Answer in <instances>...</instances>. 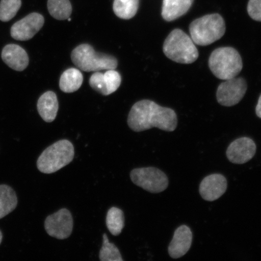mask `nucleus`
Instances as JSON below:
<instances>
[{
    "mask_svg": "<svg viewBox=\"0 0 261 261\" xmlns=\"http://www.w3.org/2000/svg\"><path fill=\"white\" fill-rule=\"evenodd\" d=\"M247 12L254 20L261 21V0H249Z\"/></svg>",
    "mask_w": 261,
    "mask_h": 261,
    "instance_id": "393cba45",
    "label": "nucleus"
},
{
    "mask_svg": "<svg viewBox=\"0 0 261 261\" xmlns=\"http://www.w3.org/2000/svg\"><path fill=\"white\" fill-rule=\"evenodd\" d=\"M106 224L108 229L113 236H118L125 226V217L123 211L115 207L110 208L107 215Z\"/></svg>",
    "mask_w": 261,
    "mask_h": 261,
    "instance_id": "412c9836",
    "label": "nucleus"
},
{
    "mask_svg": "<svg viewBox=\"0 0 261 261\" xmlns=\"http://www.w3.org/2000/svg\"><path fill=\"white\" fill-rule=\"evenodd\" d=\"M256 145L249 138L238 139L231 143L227 149L226 154L229 161L234 164H244L255 155Z\"/></svg>",
    "mask_w": 261,
    "mask_h": 261,
    "instance_id": "9b49d317",
    "label": "nucleus"
},
{
    "mask_svg": "<svg viewBox=\"0 0 261 261\" xmlns=\"http://www.w3.org/2000/svg\"><path fill=\"white\" fill-rule=\"evenodd\" d=\"M194 0H163L162 16L166 21H172L185 15Z\"/></svg>",
    "mask_w": 261,
    "mask_h": 261,
    "instance_id": "f3484780",
    "label": "nucleus"
},
{
    "mask_svg": "<svg viewBox=\"0 0 261 261\" xmlns=\"http://www.w3.org/2000/svg\"><path fill=\"white\" fill-rule=\"evenodd\" d=\"M192 233L190 228L185 225L175 230L174 237L168 247L169 256L178 259L187 253L191 247Z\"/></svg>",
    "mask_w": 261,
    "mask_h": 261,
    "instance_id": "4468645a",
    "label": "nucleus"
},
{
    "mask_svg": "<svg viewBox=\"0 0 261 261\" xmlns=\"http://www.w3.org/2000/svg\"><path fill=\"white\" fill-rule=\"evenodd\" d=\"M83 83V74L76 68H71L62 74L60 80V87L64 93H73L80 89Z\"/></svg>",
    "mask_w": 261,
    "mask_h": 261,
    "instance_id": "a211bd4d",
    "label": "nucleus"
},
{
    "mask_svg": "<svg viewBox=\"0 0 261 261\" xmlns=\"http://www.w3.org/2000/svg\"><path fill=\"white\" fill-rule=\"evenodd\" d=\"M120 74L115 70H108L106 73L96 72L89 80L90 86L97 92L108 96L115 92L121 84Z\"/></svg>",
    "mask_w": 261,
    "mask_h": 261,
    "instance_id": "f8f14e48",
    "label": "nucleus"
},
{
    "mask_svg": "<svg viewBox=\"0 0 261 261\" xmlns=\"http://www.w3.org/2000/svg\"><path fill=\"white\" fill-rule=\"evenodd\" d=\"M3 240V234L2 233V231H0V244L2 243V241Z\"/></svg>",
    "mask_w": 261,
    "mask_h": 261,
    "instance_id": "bb28decb",
    "label": "nucleus"
},
{
    "mask_svg": "<svg viewBox=\"0 0 261 261\" xmlns=\"http://www.w3.org/2000/svg\"><path fill=\"white\" fill-rule=\"evenodd\" d=\"M256 115L261 119V95L260 96L256 107Z\"/></svg>",
    "mask_w": 261,
    "mask_h": 261,
    "instance_id": "a878e982",
    "label": "nucleus"
},
{
    "mask_svg": "<svg viewBox=\"0 0 261 261\" xmlns=\"http://www.w3.org/2000/svg\"><path fill=\"white\" fill-rule=\"evenodd\" d=\"M139 6V0H114L113 11L119 18L129 19L136 15Z\"/></svg>",
    "mask_w": 261,
    "mask_h": 261,
    "instance_id": "aec40b11",
    "label": "nucleus"
},
{
    "mask_svg": "<svg viewBox=\"0 0 261 261\" xmlns=\"http://www.w3.org/2000/svg\"><path fill=\"white\" fill-rule=\"evenodd\" d=\"M18 204L15 192L6 185H0V219L14 211Z\"/></svg>",
    "mask_w": 261,
    "mask_h": 261,
    "instance_id": "6ab92c4d",
    "label": "nucleus"
},
{
    "mask_svg": "<svg viewBox=\"0 0 261 261\" xmlns=\"http://www.w3.org/2000/svg\"><path fill=\"white\" fill-rule=\"evenodd\" d=\"M44 227L48 236L58 240L67 239L73 231L72 215L67 208H61L49 215L45 221Z\"/></svg>",
    "mask_w": 261,
    "mask_h": 261,
    "instance_id": "1a4fd4ad",
    "label": "nucleus"
},
{
    "mask_svg": "<svg viewBox=\"0 0 261 261\" xmlns=\"http://www.w3.org/2000/svg\"><path fill=\"white\" fill-rule=\"evenodd\" d=\"M163 49L166 57L177 63L192 64L199 56L198 51L192 38L178 29H174L169 34Z\"/></svg>",
    "mask_w": 261,
    "mask_h": 261,
    "instance_id": "7ed1b4c3",
    "label": "nucleus"
},
{
    "mask_svg": "<svg viewBox=\"0 0 261 261\" xmlns=\"http://www.w3.org/2000/svg\"><path fill=\"white\" fill-rule=\"evenodd\" d=\"M71 60L76 66L84 71L115 70L117 60L110 55L97 53L90 45L83 44L75 48L71 53Z\"/></svg>",
    "mask_w": 261,
    "mask_h": 261,
    "instance_id": "423d86ee",
    "label": "nucleus"
},
{
    "mask_svg": "<svg viewBox=\"0 0 261 261\" xmlns=\"http://www.w3.org/2000/svg\"><path fill=\"white\" fill-rule=\"evenodd\" d=\"M247 90L246 81L243 77H234L226 80L218 88V102L223 106H236L243 99Z\"/></svg>",
    "mask_w": 261,
    "mask_h": 261,
    "instance_id": "6e6552de",
    "label": "nucleus"
},
{
    "mask_svg": "<svg viewBox=\"0 0 261 261\" xmlns=\"http://www.w3.org/2000/svg\"><path fill=\"white\" fill-rule=\"evenodd\" d=\"M101 261H123L121 254L115 245L110 243L107 234L103 236V243L99 252Z\"/></svg>",
    "mask_w": 261,
    "mask_h": 261,
    "instance_id": "5701e85b",
    "label": "nucleus"
},
{
    "mask_svg": "<svg viewBox=\"0 0 261 261\" xmlns=\"http://www.w3.org/2000/svg\"><path fill=\"white\" fill-rule=\"evenodd\" d=\"M2 58L12 69L21 71L28 66L29 59L24 48L16 44H8L3 48Z\"/></svg>",
    "mask_w": 261,
    "mask_h": 261,
    "instance_id": "2eb2a0df",
    "label": "nucleus"
},
{
    "mask_svg": "<svg viewBox=\"0 0 261 261\" xmlns=\"http://www.w3.org/2000/svg\"><path fill=\"white\" fill-rule=\"evenodd\" d=\"M21 6V0H2L0 2V20L8 22L14 17Z\"/></svg>",
    "mask_w": 261,
    "mask_h": 261,
    "instance_id": "b1692460",
    "label": "nucleus"
},
{
    "mask_svg": "<svg viewBox=\"0 0 261 261\" xmlns=\"http://www.w3.org/2000/svg\"><path fill=\"white\" fill-rule=\"evenodd\" d=\"M189 32L195 44L206 46L223 37L226 32V24L219 14L206 15L192 21L189 26Z\"/></svg>",
    "mask_w": 261,
    "mask_h": 261,
    "instance_id": "f03ea898",
    "label": "nucleus"
},
{
    "mask_svg": "<svg viewBox=\"0 0 261 261\" xmlns=\"http://www.w3.org/2000/svg\"><path fill=\"white\" fill-rule=\"evenodd\" d=\"M130 177L134 184L151 193H160L166 190L169 185L167 175L154 167L133 169Z\"/></svg>",
    "mask_w": 261,
    "mask_h": 261,
    "instance_id": "0eeeda50",
    "label": "nucleus"
},
{
    "mask_svg": "<svg viewBox=\"0 0 261 261\" xmlns=\"http://www.w3.org/2000/svg\"><path fill=\"white\" fill-rule=\"evenodd\" d=\"M74 155L72 143L68 140H61L42 152L37 161V168L44 174H52L72 162Z\"/></svg>",
    "mask_w": 261,
    "mask_h": 261,
    "instance_id": "20e7f679",
    "label": "nucleus"
},
{
    "mask_svg": "<svg viewBox=\"0 0 261 261\" xmlns=\"http://www.w3.org/2000/svg\"><path fill=\"white\" fill-rule=\"evenodd\" d=\"M37 109L42 119L46 122L54 121L57 116L59 104L56 94L47 91L38 101Z\"/></svg>",
    "mask_w": 261,
    "mask_h": 261,
    "instance_id": "dca6fc26",
    "label": "nucleus"
},
{
    "mask_svg": "<svg viewBox=\"0 0 261 261\" xmlns=\"http://www.w3.org/2000/svg\"><path fill=\"white\" fill-rule=\"evenodd\" d=\"M227 188L226 178L219 174L208 175L202 180L200 185V193L205 201H213L218 200Z\"/></svg>",
    "mask_w": 261,
    "mask_h": 261,
    "instance_id": "ddd939ff",
    "label": "nucleus"
},
{
    "mask_svg": "<svg viewBox=\"0 0 261 261\" xmlns=\"http://www.w3.org/2000/svg\"><path fill=\"white\" fill-rule=\"evenodd\" d=\"M177 114L169 108L163 107L152 100H142L132 107L128 117L129 128L135 132L158 128L172 132L177 128Z\"/></svg>",
    "mask_w": 261,
    "mask_h": 261,
    "instance_id": "f257e3e1",
    "label": "nucleus"
},
{
    "mask_svg": "<svg viewBox=\"0 0 261 261\" xmlns=\"http://www.w3.org/2000/svg\"><path fill=\"white\" fill-rule=\"evenodd\" d=\"M47 8L51 16L58 20L67 19L72 13L69 0H48Z\"/></svg>",
    "mask_w": 261,
    "mask_h": 261,
    "instance_id": "4be33fe9",
    "label": "nucleus"
},
{
    "mask_svg": "<svg viewBox=\"0 0 261 261\" xmlns=\"http://www.w3.org/2000/svg\"><path fill=\"white\" fill-rule=\"evenodd\" d=\"M208 65L218 79L227 80L237 76L243 69L240 55L232 47H220L212 52Z\"/></svg>",
    "mask_w": 261,
    "mask_h": 261,
    "instance_id": "39448f33",
    "label": "nucleus"
},
{
    "mask_svg": "<svg viewBox=\"0 0 261 261\" xmlns=\"http://www.w3.org/2000/svg\"><path fill=\"white\" fill-rule=\"evenodd\" d=\"M44 24L43 16L38 13H32L12 26L11 37L18 41L31 40L40 31Z\"/></svg>",
    "mask_w": 261,
    "mask_h": 261,
    "instance_id": "9d476101",
    "label": "nucleus"
}]
</instances>
